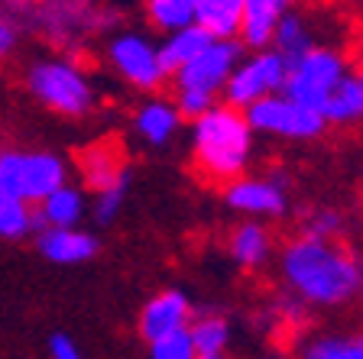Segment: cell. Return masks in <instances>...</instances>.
I'll use <instances>...</instances> for the list:
<instances>
[{"mask_svg":"<svg viewBox=\"0 0 363 359\" xmlns=\"http://www.w3.org/2000/svg\"><path fill=\"white\" fill-rule=\"evenodd\" d=\"M282 278L305 304L334 307L363 298V259L337 239L298 237L282 249Z\"/></svg>","mask_w":363,"mask_h":359,"instance_id":"1","label":"cell"},{"mask_svg":"<svg viewBox=\"0 0 363 359\" xmlns=\"http://www.w3.org/2000/svg\"><path fill=\"white\" fill-rule=\"evenodd\" d=\"M253 159V130L243 110L214 104L191 120V162L214 185L240 178Z\"/></svg>","mask_w":363,"mask_h":359,"instance_id":"2","label":"cell"},{"mask_svg":"<svg viewBox=\"0 0 363 359\" xmlns=\"http://www.w3.org/2000/svg\"><path fill=\"white\" fill-rule=\"evenodd\" d=\"M240 55H243L240 39H211L195 59L185 62L175 72L172 104L179 107L182 117L195 120L198 113H204L208 107L218 104V98L224 94V84L230 78V72L237 68Z\"/></svg>","mask_w":363,"mask_h":359,"instance_id":"3","label":"cell"},{"mask_svg":"<svg viewBox=\"0 0 363 359\" xmlns=\"http://www.w3.org/2000/svg\"><path fill=\"white\" fill-rule=\"evenodd\" d=\"M26 91L59 117H84L94 110V81L72 59H39L26 68Z\"/></svg>","mask_w":363,"mask_h":359,"instance_id":"4","label":"cell"},{"mask_svg":"<svg viewBox=\"0 0 363 359\" xmlns=\"http://www.w3.org/2000/svg\"><path fill=\"white\" fill-rule=\"evenodd\" d=\"M68 181V165L62 156L45 149H7L0 146V191L26 204H39Z\"/></svg>","mask_w":363,"mask_h":359,"instance_id":"5","label":"cell"},{"mask_svg":"<svg viewBox=\"0 0 363 359\" xmlns=\"http://www.w3.org/2000/svg\"><path fill=\"white\" fill-rule=\"evenodd\" d=\"M347 75L350 65L344 62V55L334 52V49H325V45H311L308 52L289 62L282 94H289L292 101L321 113V107L328 104V98L337 91V84Z\"/></svg>","mask_w":363,"mask_h":359,"instance_id":"6","label":"cell"},{"mask_svg":"<svg viewBox=\"0 0 363 359\" xmlns=\"http://www.w3.org/2000/svg\"><path fill=\"white\" fill-rule=\"evenodd\" d=\"M250 130L263 136H276V139H292V142H305V139H318L325 133V117L311 107L292 101L289 94H269V98L257 101L243 110Z\"/></svg>","mask_w":363,"mask_h":359,"instance_id":"7","label":"cell"},{"mask_svg":"<svg viewBox=\"0 0 363 359\" xmlns=\"http://www.w3.org/2000/svg\"><path fill=\"white\" fill-rule=\"evenodd\" d=\"M286 72L289 62L276 49H253L250 55H240L220 98L237 110H247L250 104H257L269 94H279L282 84H286Z\"/></svg>","mask_w":363,"mask_h":359,"instance_id":"8","label":"cell"},{"mask_svg":"<svg viewBox=\"0 0 363 359\" xmlns=\"http://www.w3.org/2000/svg\"><path fill=\"white\" fill-rule=\"evenodd\" d=\"M107 62L121 75V81L143 94H156L169 81L166 68L159 62V45L146 33H117L107 42Z\"/></svg>","mask_w":363,"mask_h":359,"instance_id":"9","label":"cell"},{"mask_svg":"<svg viewBox=\"0 0 363 359\" xmlns=\"http://www.w3.org/2000/svg\"><path fill=\"white\" fill-rule=\"evenodd\" d=\"M224 201L230 210H240L250 217H282L289 207L286 185L279 178H250V175L227 181Z\"/></svg>","mask_w":363,"mask_h":359,"instance_id":"10","label":"cell"},{"mask_svg":"<svg viewBox=\"0 0 363 359\" xmlns=\"http://www.w3.org/2000/svg\"><path fill=\"white\" fill-rule=\"evenodd\" d=\"M36 249L55 266H82L94 259L98 239L94 233H84L82 227H43L36 230Z\"/></svg>","mask_w":363,"mask_h":359,"instance_id":"11","label":"cell"},{"mask_svg":"<svg viewBox=\"0 0 363 359\" xmlns=\"http://www.w3.org/2000/svg\"><path fill=\"white\" fill-rule=\"evenodd\" d=\"M75 169L88 191H101V188L113 185L117 178H123L130 172L123 149L113 139H101L94 146H88V149H82L75 156Z\"/></svg>","mask_w":363,"mask_h":359,"instance_id":"12","label":"cell"},{"mask_svg":"<svg viewBox=\"0 0 363 359\" xmlns=\"http://www.w3.org/2000/svg\"><path fill=\"white\" fill-rule=\"evenodd\" d=\"M292 10L295 0H243L240 30H237L240 45L243 49H269L276 26Z\"/></svg>","mask_w":363,"mask_h":359,"instance_id":"13","label":"cell"},{"mask_svg":"<svg viewBox=\"0 0 363 359\" xmlns=\"http://www.w3.org/2000/svg\"><path fill=\"white\" fill-rule=\"evenodd\" d=\"M189 324H191L189 298L179 288H169V292H159L156 298L146 301L143 314H140V334L146 340H156L172 334V330H185Z\"/></svg>","mask_w":363,"mask_h":359,"instance_id":"14","label":"cell"},{"mask_svg":"<svg viewBox=\"0 0 363 359\" xmlns=\"http://www.w3.org/2000/svg\"><path fill=\"white\" fill-rule=\"evenodd\" d=\"M182 127V113L169 98H150L136 107L133 113V130L146 146H166L175 139Z\"/></svg>","mask_w":363,"mask_h":359,"instance_id":"15","label":"cell"},{"mask_svg":"<svg viewBox=\"0 0 363 359\" xmlns=\"http://www.w3.org/2000/svg\"><path fill=\"white\" fill-rule=\"evenodd\" d=\"M84 214H88L84 191L65 181L36 204V230H43V227H78Z\"/></svg>","mask_w":363,"mask_h":359,"instance_id":"16","label":"cell"},{"mask_svg":"<svg viewBox=\"0 0 363 359\" xmlns=\"http://www.w3.org/2000/svg\"><path fill=\"white\" fill-rule=\"evenodd\" d=\"M211 39H214L211 33H204L198 23H189V26H182V30L166 33V39L159 42V62H162V68H166V75L172 78L175 72H179L185 62L195 59Z\"/></svg>","mask_w":363,"mask_h":359,"instance_id":"17","label":"cell"},{"mask_svg":"<svg viewBox=\"0 0 363 359\" xmlns=\"http://www.w3.org/2000/svg\"><path fill=\"white\" fill-rule=\"evenodd\" d=\"M272 256V237L263 224L250 220V224H240L234 233H230V259L243 269H259L266 266Z\"/></svg>","mask_w":363,"mask_h":359,"instance_id":"18","label":"cell"},{"mask_svg":"<svg viewBox=\"0 0 363 359\" xmlns=\"http://www.w3.org/2000/svg\"><path fill=\"white\" fill-rule=\"evenodd\" d=\"M243 16V0H198L195 23L214 39H237Z\"/></svg>","mask_w":363,"mask_h":359,"instance_id":"19","label":"cell"},{"mask_svg":"<svg viewBox=\"0 0 363 359\" xmlns=\"http://www.w3.org/2000/svg\"><path fill=\"white\" fill-rule=\"evenodd\" d=\"M311 45H315V36H311L308 20H305L302 13H295V10H292V13H286V16H282V23L276 26L269 49H276V52H279L286 62H292V59H298L302 52H308Z\"/></svg>","mask_w":363,"mask_h":359,"instance_id":"20","label":"cell"},{"mask_svg":"<svg viewBox=\"0 0 363 359\" xmlns=\"http://www.w3.org/2000/svg\"><path fill=\"white\" fill-rule=\"evenodd\" d=\"M321 117H325V123H334V127H354V123L363 120V104H360V91H357L354 72L328 98V104L321 107Z\"/></svg>","mask_w":363,"mask_h":359,"instance_id":"21","label":"cell"},{"mask_svg":"<svg viewBox=\"0 0 363 359\" xmlns=\"http://www.w3.org/2000/svg\"><path fill=\"white\" fill-rule=\"evenodd\" d=\"M195 7L198 0H143L146 20L159 33H172L195 23Z\"/></svg>","mask_w":363,"mask_h":359,"instance_id":"22","label":"cell"},{"mask_svg":"<svg viewBox=\"0 0 363 359\" xmlns=\"http://www.w3.org/2000/svg\"><path fill=\"white\" fill-rule=\"evenodd\" d=\"M33 230H36V210H33V204L0 191V237L23 239V237H30Z\"/></svg>","mask_w":363,"mask_h":359,"instance_id":"23","label":"cell"},{"mask_svg":"<svg viewBox=\"0 0 363 359\" xmlns=\"http://www.w3.org/2000/svg\"><path fill=\"white\" fill-rule=\"evenodd\" d=\"M189 334H191V343H195L198 356H211V353H224L227 350V340H230V327H227L224 317H198V321L189 324Z\"/></svg>","mask_w":363,"mask_h":359,"instance_id":"24","label":"cell"},{"mask_svg":"<svg viewBox=\"0 0 363 359\" xmlns=\"http://www.w3.org/2000/svg\"><path fill=\"white\" fill-rule=\"evenodd\" d=\"M305 359H363V334L318 337L305 346Z\"/></svg>","mask_w":363,"mask_h":359,"instance_id":"25","label":"cell"},{"mask_svg":"<svg viewBox=\"0 0 363 359\" xmlns=\"http://www.w3.org/2000/svg\"><path fill=\"white\" fill-rule=\"evenodd\" d=\"M130 178H133V172H127L123 178H117L113 185L101 188V191H94V207H91V214H94V220H98L101 227L113 224L117 220V214H121L123 201H127V191H130Z\"/></svg>","mask_w":363,"mask_h":359,"instance_id":"26","label":"cell"},{"mask_svg":"<svg viewBox=\"0 0 363 359\" xmlns=\"http://www.w3.org/2000/svg\"><path fill=\"white\" fill-rule=\"evenodd\" d=\"M150 359H198V350H195V343H191L189 327L150 340Z\"/></svg>","mask_w":363,"mask_h":359,"instance_id":"27","label":"cell"},{"mask_svg":"<svg viewBox=\"0 0 363 359\" xmlns=\"http://www.w3.org/2000/svg\"><path fill=\"white\" fill-rule=\"evenodd\" d=\"M344 227H347V220L340 217L337 210H315L308 220H305V237H318V239H337L340 233H344Z\"/></svg>","mask_w":363,"mask_h":359,"instance_id":"28","label":"cell"},{"mask_svg":"<svg viewBox=\"0 0 363 359\" xmlns=\"http://www.w3.org/2000/svg\"><path fill=\"white\" fill-rule=\"evenodd\" d=\"M49 359H82V350L68 334H52L49 337Z\"/></svg>","mask_w":363,"mask_h":359,"instance_id":"29","label":"cell"},{"mask_svg":"<svg viewBox=\"0 0 363 359\" xmlns=\"http://www.w3.org/2000/svg\"><path fill=\"white\" fill-rule=\"evenodd\" d=\"M13 45H16V30L4 20V16H0V62L13 52Z\"/></svg>","mask_w":363,"mask_h":359,"instance_id":"30","label":"cell"},{"mask_svg":"<svg viewBox=\"0 0 363 359\" xmlns=\"http://www.w3.org/2000/svg\"><path fill=\"white\" fill-rule=\"evenodd\" d=\"M354 81H357V91H360V104H363V62L357 65V72H354Z\"/></svg>","mask_w":363,"mask_h":359,"instance_id":"31","label":"cell"},{"mask_svg":"<svg viewBox=\"0 0 363 359\" xmlns=\"http://www.w3.org/2000/svg\"><path fill=\"white\" fill-rule=\"evenodd\" d=\"M198 359H227L224 353H211V356H198Z\"/></svg>","mask_w":363,"mask_h":359,"instance_id":"32","label":"cell"}]
</instances>
